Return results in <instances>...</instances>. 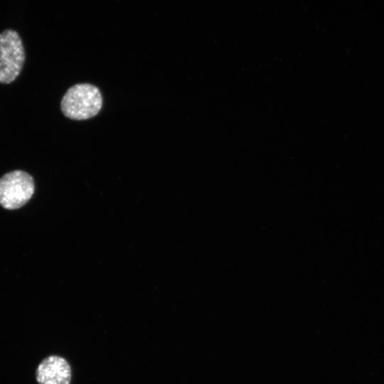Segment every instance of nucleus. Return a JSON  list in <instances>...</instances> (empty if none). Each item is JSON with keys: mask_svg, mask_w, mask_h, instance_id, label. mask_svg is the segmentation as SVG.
<instances>
[{"mask_svg": "<svg viewBox=\"0 0 384 384\" xmlns=\"http://www.w3.org/2000/svg\"><path fill=\"white\" fill-rule=\"evenodd\" d=\"M26 55L18 33L6 29L0 33V83L9 84L20 74Z\"/></svg>", "mask_w": 384, "mask_h": 384, "instance_id": "2", "label": "nucleus"}, {"mask_svg": "<svg viewBox=\"0 0 384 384\" xmlns=\"http://www.w3.org/2000/svg\"><path fill=\"white\" fill-rule=\"evenodd\" d=\"M35 189L33 177L22 170H15L0 178V204L9 210L17 209L31 198Z\"/></svg>", "mask_w": 384, "mask_h": 384, "instance_id": "3", "label": "nucleus"}, {"mask_svg": "<svg viewBox=\"0 0 384 384\" xmlns=\"http://www.w3.org/2000/svg\"><path fill=\"white\" fill-rule=\"evenodd\" d=\"M71 377L70 364L64 358L58 356L46 358L36 370L38 384H70Z\"/></svg>", "mask_w": 384, "mask_h": 384, "instance_id": "4", "label": "nucleus"}, {"mask_svg": "<svg viewBox=\"0 0 384 384\" xmlns=\"http://www.w3.org/2000/svg\"><path fill=\"white\" fill-rule=\"evenodd\" d=\"M102 105L100 90L89 83H79L70 87L60 102L63 114L74 120H84L95 116Z\"/></svg>", "mask_w": 384, "mask_h": 384, "instance_id": "1", "label": "nucleus"}]
</instances>
